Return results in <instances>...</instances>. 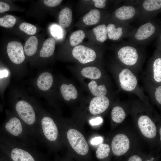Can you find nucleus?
<instances>
[{"instance_id":"nucleus-1","label":"nucleus","mask_w":161,"mask_h":161,"mask_svg":"<svg viewBox=\"0 0 161 161\" xmlns=\"http://www.w3.org/2000/svg\"><path fill=\"white\" fill-rule=\"evenodd\" d=\"M67 137L73 150L81 155L86 154L88 152V144L83 135L76 129H71L67 133Z\"/></svg>"},{"instance_id":"nucleus-2","label":"nucleus","mask_w":161,"mask_h":161,"mask_svg":"<svg viewBox=\"0 0 161 161\" xmlns=\"http://www.w3.org/2000/svg\"><path fill=\"white\" fill-rule=\"evenodd\" d=\"M72 55L75 59L82 64L92 62L96 57V54L93 49L81 45H79L73 48Z\"/></svg>"},{"instance_id":"nucleus-3","label":"nucleus","mask_w":161,"mask_h":161,"mask_svg":"<svg viewBox=\"0 0 161 161\" xmlns=\"http://www.w3.org/2000/svg\"><path fill=\"white\" fill-rule=\"evenodd\" d=\"M16 109L21 118L27 124L31 125L35 121V114L32 106L27 102L21 100L16 105Z\"/></svg>"},{"instance_id":"nucleus-4","label":"nucleus","mask_w":161,"mask_h":161,"mask_svg":"<svg viewBox=\"0 0 161 161\" xmlns=\"http://www.w3.org/2000/svg\"><path fill=\"white\" fill-rule=\"evenodd\" d=\"M7 52L10 59L14 64H20L25 59L23 47L20 42L15 41L9 42L7 46Z\"/></svg>"},{"instance_id":"nucleus-5","label":"nucleus","mask_w":161,"mask_h":161,"mask_svg":"<svg viewBox=\"0 0 161 161\" xmlns=\"http://www.w3.org/2000/svg\"><path fill=\"white\" fill-rule=\"evenodd\" d=\"M130 142L127 137L123 134H119L113 138L111 144L112 151L117 156L126 153L129 148Z\"/></svg>"},{"instance_id":"nucleus-6","label":"nucleus","mask_w":161,"mask_h":161,"mask_svg":"<svg viewBox=\"0 0 161 161\" xmlns=\"http://www.w3.org/2000/svg\"><path fill=\"white\" fill-rule=\"evenodd\" d=\"M119 79L121 88L127 91L134 89L137 83L136 77L128 69H123L119 74Z\"/></svg>"},{"instance_id":"nucleus-7","label":"nucleus","mask_w":161,"mask_h":161,"mask_svg":"<svg viewBox=\"0 0 161 161\" xmlns=\"http://www.w3.org/2000/svg\"><path fill=\"white\" fill-rule=\"evenodd\" d=\"M138 123L143 134L146 137L153 138L157 134L155 124L150 118L146 115H142L139 118Z\"/></svg>"},{"instance_id":"nucleus-8","label":"nucleus","mask_w":161,"mask_h":161,"mask_svg":"<svg viewBox=\"0 0 161 161\" xmlns=\"http://www.w3.org/2000/svg\"><path fill=\"white\" fill-rule=\"evenodd\" d=\"M118 56L123 63L128 66L135 64L138 58L136 49L131 46H125L120 48L118 52Z\"/></svg>"},{"instance_id":"nucleus-9","label":"nucleus","mask_w":161,"mask_h":161,"mask_svg":"<svg viewBox=\"0 0 161 161\" xmlns=\"http://www.w3.org/2000/svg\"><path fill=\"white\" fill-rule=\"evenodd\" d=\"M41 124L44 134L46 138L51 141L56 140L58 131L52 119L49 117H44L41 120Z\"/></svg>"},{"instance_id":"nucleus-10","label":"nucleus","mask_w":161,"mask_h":161,"mask_svg":"<svg viewBox=\"0 0 161 161\" xmlns=\"http://www.w3.org/2000/svg\"><path fill=\"white\" fill-rule=\"evenodd\" d=\"M109 104V100L106 96L95 97L90 101L89 110L93 115L99 114L105 111Z\"/></svg>"},{"instance_id":"nucleus-11","label":"nucleus","mask_w":161,"mask_h":161,"mask_svg":"<svg viewBox=\"0 0 161 161\" xmlns=\"http://www.w3.org/2000/svg\"><path fill=\"white\" fill-rule=\"evenodd\" d=\"M60 90L62 97L66 101L76 100L79 97L78 89L71 83H63L60 86Z\"/></svg>"},{"instance_id":"nucleus-12","label":"nucleus","mask_w":161,"mask_h":161,"mask_svg":"<svg viewBox=\"0 0 161 161\" xmlns=\"http://www.w3.org/2000/svg\"><path fill=\"white\" fill-rule=\"evenodd\" d=\"M53 77L51 74L47 72L41 73L37 80V85L40 90L47 91L51 87L53 83Z\"/></svg>"},{"instance_id":"nucleus-13","label":"nucleus","mask_w":161,"mask_h":161,"mask_svg":"<svg viewBox=\"0 0 161 161\" xmlns=\"http://www.w3.org/2000/svg\"><path fill=\"white\" fill-rule=\"evenodd\" d=\"M6 130L10 134L18 136L22 133L23 128L20 120L17 118H11L4 125Z\"/></svg>"},{"instance_id":"nucleus-14","label":"nucleus","mask_w":161,"mask_h":161,"mask_svg":"<svg viewBox=\"0 0 161 161\" xmlns=\"http://www.w3.org/2000/svg\"><path fill=\"white\" fill-rule=\"evenodd\" d=\"M79 75L82 78L95 80L100 78L101 72L100 70L96 67L86 66L80 70Z\"/></svg>"},{"instance_id":"nucleus-15","label":"nucleus","mask_w":161,"mask_h":161,"mask_svg":"<svg viewBox=\"0 0 161 161\" xmlns=\"http://www.w3.org/2000/svg\"><path fill=\"white\" fill-rule=\"evenodd\" d=\"M155 31L154 26L151 23L148 22L139 27L135 35V37L139 40L145 39L152 35Z\"/></svg>"},{"instance_id":"nucleus-16","label":"nucleus","mask_w":161,"mask_h":161,"mask_svg":"<svg viewBox=\"0 0 161 161\" xmlns=\"http://www.w3.org/2000/svg\"><path fill=\"white\" fill-rule=\"evenodd\" d=\"M72 13L68 7L62 9L60 12L58 17V23L62 28H66L71 25L72 21Z\"/></svg>"},{"instance_id":"nucleus-17","label":"nucleus","mask_w":161,"mask_h":161,"mask_svg":"<svg viewBox=\"0 0 161 161\" xmlns=\"http://www.w3.org/2000/svg\"><path fill=\"white\" fill-rule=\"evenodd\" d=\"M55 47V41L52 38L47 39L44 42L40 50L39 55L40 57L47 58L54 54Z\"/></svg>"},{"instance_id":"nucleus-18","label":"nucleus","mask_w":161,"mask_h":161,"mask_svg":"<svg viewBox=\"0 0 161 161\" xmlns=\"http://www.w3.org/2000/svg\"><path fill=\"white\" fill-rule=\"evenodd\" d=\"M136 13L135 9L131 6H123L118 8L115 14L118 19L125 20L131 18Z\"/></svg>"},{"instance_id":"nucleus-19","label":"nucleus","mask_w":161,"mask_h":161,"mask_svg":"<svg viewBox=\"0 0 161 161\" xmlns=\"http://www.w3.org/2000/svg\"><path fill=\"white\" fill-rule=\"evenodd\" d=\"M11 157L13 161H35L33 157L28 152L17 148L12 149Z\"/></svg>"},{"instance_id":"nucleus-20","label":"nucleus","mask_w":161,"mask_h":161,"mask_svg":"<svg viewBox=\"0 0 161 161\" xmlns=\"http://www.w3.org/2000/svg\"><path fill=\"white\" fill-rule=\"evenodd\" d=\"M87 87L91 93L95 97L105 96L107 89L104 85H98L95 80H92L87 83Z\"/></svg>"},{"instance_id":"nucleus-21","label":"nucleus","mask_w":161,"mask_h":161,"mask_svg":"<svg viewBox=\"0 0 161 161\" xmlns=\"http://www.w3.org/2000/svg\"><path fill=\"white\" fill-rule=\"evenodd\" d=\"M100 16V11L97 9H93L84 15L82 21L86 25H93L99 22Z\"/></svg>"},{"instance_id":"nucleus-22","label":"nucleus","mask_w":161,"mask_h":161,"mask_svg":"<svg viewBox=\"0 0 161 161\" xmlns=\"http://www.w3.org/2000/svg\"><path fill=\"white\" fill-rule=\"evenodd\" d=\"M38 39L35 36L30 37L26 41L24 47V51L28 56H31L36 53L38 47Z\"/></svg>"},{"instance_id":"nucleus-23","label":"nucleus","mask_w":161,"mask_h":161,"mask_svg":"<svg viewBox=\"0 0 161 161\" xmlns=\"http://www.w3.org/2000/svg\"><path fill=\"white\" fill-rule=\"evenodd\" d=\"M108 37L110 40H117L122 36L123 34L122 28L118 27L116 28L115 25L109 24L106 27Z\"/></svg>"},{"instance_id":"nucleus-24","label":"nucleus","mask_w":161,"mask_h":161,"mask_svg":"<svg viewBox=\"0 0 161 161\" xmlns=\"http://www.w3.org/2000/svg\"><path fill=\"white\" fill-rule=\"evenodd\" d=\"M85 37V33L82 30H78L73 32L69 37V44L72 47H75L80 44Z\"/></svg>"},{"instance_id":"nucleus-25","label":"nucleus","mask_w":161,"mask_h":161,"mask_svg":"<svg viewBox=\"0 0 161 161\" xmlns=\"http://www.w3.org/2000/svg\"><path fill=\"white\" fill-rule=\"evenodd\" d=\"M93 32L98 41L103 42L107 39V31L105 24H100L95 27L93 28Z\"/></svg>"},{"instance_id":"nucleus-26","label":"nucleus","mask_w":161,"mask_h":161,"mask_svg":"<svg viewBox=\"0 0 161 161\" xmlns=\"http://www.w3.org/2000/svg\"><path fill=\"white\" fill-rule=\"evenodd\" d=\"M112 118L113 120L117 123L122 122L126 117V113L123 109L119 106L114 107L111 112Z\"/></svg>"},{"instance_id":"nucleus-27","label":"nucleus","mask_w":161,"mask_h":161,"mask_svg":"<svg viewBox=\"0 0 161 161\" xmlns=\"http://www.w3.org/2000/svg\"><path fill=\"white\" fill-rule=\"evenodd\" d=\"M110 152L109 145L106 143L101 144L97 149L96 155L99 159H103L108 156Z\"/></svg>"},{"instance_id":"nucleus-28","label":"nucleus","mask_w":161,"mask_h":161,"mask_svg":"<svg viewBox=\"0 0 161 161\" xmlns=\"http://www.w3.org/2000/svg\"><path fill=\"white\" fill-rule=\"evenodd\" d=\"M143 6L145 10L148 11L158 10L161 7V0H145L143 2Z\"/></svg>"},{"instance_id":"nucleus-29","label":"nucleus","mask_w":161,"mask_h":161,"mask_svg":"<svg viewBox=\"0 0 161 161\" xmlns=\"http://www.w3.org/2000/svg\"><path fill=\"white\" fill-rule=\"evenodd\" d=\"M16 22V18L11 15H6L0 18V26L5 28L13 27Z\"/></svg>"},{"instance_id":"nucleus-30","label":"nucleus","mask_w":161,"mask_h":161,"mask_svg":"<svg viewBox=\"0 0 161 161\" xmlns=\"http://www.w3.org/2000/svg\"><path fill=\"white\" fill-rule=\"evenodd\" d=\"M154 78L157 82L161 81V58L156 59L154 61L153 65Z\"/></svg>"},{"instance_id":"nucleus-31","label":"nucleus","mask_w":161,"mask_h":161,"mask_svg":"<svg viewBox=\"0 0 161 161\" xmlns=\"http://www.w3.org/2000/svg\"><path fill=\"white\" fill-rule=\"evenodd\" d=\"M19 28L21 31L29 35H33L37 32V27L27 22L21 23Z\"/></svg>"},{"instance_id":"nucleus-32","label":"nucleus","mask_w":161,"mask_h":161,"mask_svg":"<svg viewBox=\"0 0 161 161\" xmlns=\"http://www.w3.org/2000/svg\"><path fill=\"white\" fill-rule=\"evenodd\" d=\"M62 1L61 0H45L43 1V2L45 5L53 7L59 5Z\"/></svg>"},{"instance_id":"nucleus-33","label":"nucleus","mask_w":161,"mask_h":161,"mask_svg":"<svg viewBox=\"0 0 161 161\" xmlns=\"http://www.w3.org/2000/svg\"><path fill=\"white\" fill-rule=\"evenodd\" d=\"M95 7L100 8H104L106 6L105 0H93Z\"/></svg>"},{"instance_id":"nucleus-34","label":"nucleus","mask_w":161,"mask_h":161,"mask_svg":"<svg viewBox=\"0 0 161 161\" xmlns=\"http://www.w3.org/2000/svg\"><path fill=\"white\" fill-rule=\"evenodd\" d=\"M10 8L9 5L7 3L0 1V13L8 11Z\"/></svg>"},{"instance_id":"nucleus-35","label":"nucleus","mask_w":161,"mask_h":161,"mask_svg":"<svg viewBox=\"0 0 161 161\" xmlns=\"http://www.w3.org/2000/svg\"><path fill=\"white\" fill-rule=\"evenodd\" d=\"M103 121L102 118L100 117H97L95 118L91 119L89 122L92 126L97 125L101 124Z\"/></svg>"},{"instance_id":"nucleus-36","label":"nucleus","mask_w":161,"mask_h":161,"mask_svg":"<svg viewBox=\"0 0 161 161\" xmlns=\"http://www.w3.org/2000/svg\"><path fill=\"white\" fill-rule=\"evenodd\" d=\"M155 98L157 102L161 104V86L156 88L155 92Z\"/></svg>"},{"instance_id":"nucleus-37","label":"nucleus","mask_w":161,"mask_h":161,"mask_svg":"<svg viewBox=\"0 0 161 161\" xmlns=\"http://www.w3.org/2000/svg\"><path fill=\"white\" fill-rule=\"evenodd\" d=\"M103 140V138L100 136L96 137L91 140L90 143L92 145H97L101 143Z\"/></svg>"},{"instance_id":"nucleus-38","label":"nucleus","mask_w":161,"mask_h":161,"mask_svg":"<svg viewBox=\"0 0 161 161\" xmlns=\"http://www.w3.org/2000/svg\"><path fill=\"white\" fill-rule=\"evenodd\" d=\"M128 161H142V160L138 156L134 155L131 157Z\"/></svg>"},{"instance_id":"nucleus-39","label":"nucleus","mask_w":161,"mask_h":161,"mask_svg":"<svg viewBox=\"0 0 161 161\" xmlns=\"http://www.w3.org/2000/svg\"><path fill=\"white\" fill-rule=\"evenodd\" d=\"M8 75V72L6 70L0 71V78L7 77Z\"/></svg>"},{"instance_id":"nucleus-40","label":"nucleus","mask_w":161,"mask_h":161,"mask_svg":"<svg viewBox=\"0 0 161 161\" xmlns=\"http://www.w3.org/2000/svg\"><path fill=\"white\" fill-rule=\"evenodd\" d=\"M161 128H160V131H159V132H160V140H161Z\"/></svg>"},{"instance_id":"nucleus-41","label":"nucleus","mask_w":161,"mask_h":161,"mask_svg":"<svg viewBox=\"0 0 161 161\" xmlns=\"http://www.w3.org/2000/svg\"><path fill=\"white\" fill-rule=\"evenodd\" d=\"M154 158L153 157L151 158V159L150 160V161H153V160H154Z\"/></svg>"},{"instance_id":"nucleus-42","label":"nucleus","mask_w":161,"mask_h":161,"mask_svg":"<svg viewBox=\"0 0 161 161\" xmlns=\"http://www.w3.org/2000/svg\"><path fill=\"white\" fill-rule=\"evenodd\" d=\"M146 161H150V160H147Z\"/></svg>"}]
</instances>
